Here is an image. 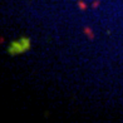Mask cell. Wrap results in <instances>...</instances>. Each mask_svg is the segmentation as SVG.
Returning a JSON list of instances; mask_svg holds the SVG:
<instances>
[{"mask_svg": "<svg viewBox=\"0 0 123 123\" xmlns=\"http://www.w3.org/2000/svg\"><path fill=\"white\" fill-rule=\"evenodd\" d=\"M30 48H31L30 38L29 37H20L18 40H14L10 43V45L6 48V53L14 57V55L28 52Z\"/></svg>", "mask_w": 123, "mask_h": 123, "instance_id": "obj_1", "label": "cell"}, {"mask_svg": "<svg viewBox=\"0 0 123 123\" xmlns=\"http://www.w3.org/2000/svg\"><path fill=\"white\" fill-rule=\"evenodd\" d=\"M83 31H84V34L87 35V38L89 39V40H93V39H94V34H93V31L91 30V28H89V26H84Z\"/></svg>", "mask_w": 123, "mask_h": 123, "instance_id": "obj_2", "label": "cell"}, {"mask_svg": "<svg viewBox=\"0 0 123 123\" xmlns=\"http://www.w3.org/2000/svg\"><path fill=\"white\" fill-rule=\"evenodd\" d=\"M77 5H78V8H79L80 10H86L87 9V3H84V1H82V0H78L77 1Z\"/></svg>", "mask_w": 123, "mask_h": 123, "instance_id": "obj_3", "label": "cell"}, {"mask_svg": "<svg viewBox=\"0 0 123 123\" xmlns=\"http://www.w3.org/2000/svg\"><path fill=\"white\" fill-rule=\"evenodd\" d=\"M92 5H93V8H98V5H99V0H96V1H94Z\"/></svg>", "mask_w": 123, "mask_h": 123, "instance_id": "obj_4", "label": "cell"}]
</instances>
